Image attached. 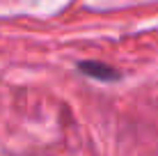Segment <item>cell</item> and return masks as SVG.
<instances>
[{
	"label": "cell",
	"instance_id": "6da1fadb",
	"mask_svg": "<svg viewBox=\"0 0 158 156\" xmlns=\"http://www.w3.org/2000/svg\"><path fill=\"white\" fill-rule=\"evenodd\" d=\"M78 69H80V74H85L89 78H96V80H117V76H119L112 67H108L103 62H96V60L78 62Z\"/></svg>",
	"mask_w": 158,
	"mask_h": 156
}]
</instances>
